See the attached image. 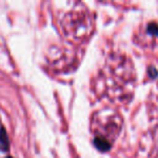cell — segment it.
<instances>
[{
	"label": "cell",
	"mask_w": 158,
	"mask_h": 158,
	"mask_svg": "<svg viewBox=\"0 0 158 158\" xmlns=\"http://www.w3.org/2000/svg\"><path fill=\"white\" fill-rule=\"evenodd\" d=\"M9 148V139H8V134L6 132L5 128L0 129V149L1 151H8Z\"/></svg>",
	"instance_id": "cell-1"
},
{
	"label": "cell",
	"mask_w": 158,
	"mask_h": 158,
	"mask_svg": "<svg viewBox=\"0 0 158 158\" xmlns=\"http://www.w3.org/2000/svg\"><path fill=\"white\" fill-rule=\"evenodd\" d=\"M95 145H97L98 148L101 149V151H105V149L110 148V143H107L105 140H103V139H101V138H98L97 140H95Z\"/></svg>",
	"instance_id": "cell-2"
},
{
	"label": "cell",
	"mask_w": 158,
	"mask_h": 158,
	"mask_svg": "<svg viewBox=\"0 0 158 158\" xmlns=\"http://www.w3.org/2000/svg\"><path fill=\"white\" fill-rule=\"evenodd\" d=\"M148 31L152 35H158V25L155 23H152L148 26Z\"/></svg>",
	"instance_id": "cell-3"
},
{
	"label": "cell",
	"mask_w": 158,
	"mask_h": 158,
	"mask_svg": "<svg viewBox=\"0 0 158 158\" xmlns=\"http://www.w3.org/2000/svg\"><path fill=\"white\" fill-rule=\"evenodd\" d=\"M7 158H12V157H7Z\"/></svg>",
	"instance_id": "cell-4"
}]
</instances>
